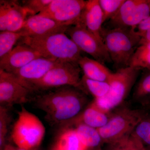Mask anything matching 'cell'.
<instances>
[{
	"mask_svg": "<svg viewBox=\"0 0 150 150\" xmlns=\"http://www.w3.org/2000/svg\"><path fill=\"white\" fill-rule=\"evenodd\" d=\"M87 102L84 92L76 88L64 86L38 96L34 105L46 114L52 125H68L77 118Z\"/></svg>",
	"mask_w": 150,
	"mask_h": 150,
	"instance_id": "6da1fadb",
	"label": "cell"
},
{
	"mask_svg": "<svg viewBox=\"0 0 150 150\" xmlns=\"http://www.w3.org/2000/svg\"><path fill=\"white\" fill-rule=\"evenodd\" d=\"M20 40L19 44L30 46L46 59L78 64L82 56L81 51L65 33L24 36Z\"/></svg>",
	"mask_w": 150,
	"mask_h": 150,
	"instance_id": "7a4b0ae2",
	"label": "cell"
},
{
	"mask_svg": "<svg viewBox=\"0 0 150 150\" xmlns=\"http://www.w3.org/2000/svg\"><path fill=\"white\" fill-rule=\"evenodd\" d=\"M102 37L111 62L117 70L129 67L131 58L141 40L136 28L114 27L103 29Z\"/></svg>",
	"mask_w": 150,
	"mask_h": 150,
	"instance_id": "3957f363",
	"label": "cell"
},
{
	"mask_svg": "<svg viewBox=\"0 0 150 150\" xmlns=\"http://www.w3.org/2000/svg\"><path fill=\"white\" fill-rule=\"evenodd\" d=\"M45 133V126L40 119L22 106L11 133L12 139L16 146L26 150H36Z\"/></svg>",
	"mask_w": 150,
	"mask_h": 150,
	"instance_id": "277c9868",
	"label": "cell"
},
{
	"mask_svg": "<svg viewBox=\"0 0 150 150\" xmlns=\"http://www.w3.org/2000/svg\"><path fill=\"white\" fill-rule=\"evenodd\" d=\"M139 72V69L130 67L117 70L108 82L110 85L108 93L102 98L94 99V101L102 109L112 112L122 104L128 96Z\"/></svg>",
	"mask_w": 150,
	"mask_h": 150,
	"instance_id": "5b68a950",
	"label": "cell"
},
{
	"mask_svg": "<svg viewBox=\"0 0 150 150\" xmlns=\"http://www.w3.org/2000/svg\"><path fill=\"white\" fill-rule=\"evenodd\" d=\"M146 114L143 110L126 106L111 112L106 125L98 129L103 143L107 144L130 135Z\"/></svg>",
	"mask_w": 150,
	"mask_h": 150,
	"instance_id": "8992f818",
	"label": "cell"
},
{
	"mask_svg": "<svg viewBox=\"0 0 150 150\" xmlns=\"http://www.w3.org/2000/svg\"><path fill=\"white\" fill-rule=\"evenodd\" d=\"M80 67L77 64L59 62L42 79L30 86L31 91L54 88L72 86L82 89Z\"/></svg>",
	"mask_w": 150,
	"mask_h": 150,
	"instance_id": "52a82bcc",
	"label": "cell"
},
{
	"mask_svg": "<svg viewBox=\"0 0 150 150\" xmlns=\"http://www.w3.org/2000/svg\"><path fill=\"white\" fill-rule=\"evenodd\" d=\"M81 51L89 54L102 64L111 62L103 40L88 31L82 25H70L66 32Z\"/></svg>",
	"mask_w": 150,
	"mask_h": 150,
	"instance_id": "ba28073f",
	"label": "cell"
},
{
	"mask_svg": "<svg viewBox=\"0 0 150 150\" xmlns=\"http://www.w3.org/2000/svg\"><path fill=\"white\" fill-rule=\"evenodd\" d=\"M86 4L83 0H53L38 15L68 26L75 25L79 22Z\"/></svg>",
	"mask_w": 150,
	"mask_h": 150,
	"instance_id": "9c48e42d",
	"label": "cell"
},
{
	"mask_svg": "<svg viewBox=\"0 0 150 150\" xmlns=\"http://www.w3.org/2000/svg\"><path fill=\"white\" fill-rule=\"evenodd\" d=\"M150 1L125 0L110 22L112 28H136L150 16Z\"/></svg>",
	"mask_w": 150,
	"mask_h": 150,
	"instance_id": "30bf717a",
	"label": "cell"
},
{
	"mask_svg": "<svg viewBox=\"0 0 150 150\" xmlns=\"http://www.w3.org/2000/svg\"><path fill=\"white\" fill-rule=\"evenodd\" d=\"M30 90L15 75L0 69V103L8 108L29 101Z\"/></svg>",
	"mask_w": 150,
	"mask_h": 150,
	"instance_id": "8fae6325",
	"label": "cell"
},
{
	"mask_svg": "<svg viewBox=\"0 0 150 150\" xmlns=\"http://www.w3.org/2000/svg\"><path fill=\"white\" fill-rule=\"evenodd\" d=\"M28 15L29 12L18 1L1 0L0 31H18Z\"/></svg>",
	"mask_w": 150,
	"mask_h": 150,
	"instance_id": "7c38bea8",
	"label": "cell"
},
{
	"mask_svg": "<svg viewBox=\"0 0 150 150\" xmlns=\"http://www.w3.org/2000/svg\"><path fill=\"white\" fill-rule=\"evenodd\" d=\"M41 57L38 52L30 46L19 44L10 53L0 59V69L13 73Z\"/></svg>",
	"mask_w": 150,
	"mask_h": 150,
	"instance_id": "4fadbf2b",
	"label": "cell"
},
{
	"mask_svg": "<svg viewBox=\"0 0 150 150\" xmlns=\"http://www.w3.org/2000/svg\"><path fill=\"white\" fill-rule=\"evenodd\" d=\"M59 62L41 57L12 74L15 75L22 83L31 91V84L42 79Z\"/></svg>",
	"mask_w": 150,
	"mask_h": 150,
	"instance_id": "5bb4252c",
	"label": "cell"
},
{
	"mask_svg": "<svg viewBox=\"0 0 150 150\" xmlns=\"http://www.w3.org/2000/svg\"><path fill=\"white\" fill-rule=\"evenodd\" d=\"M69 26L37 14L28 16L19 30L24 33L25 36H41L56 33H65Z\"/></svg>",
	"mask_w": 150,
	"mask_h": 150,
	"instance_id": "9a60e30c",
	"label": "cell"
},
{
	"mask_svg": "<svg viewBox=\"0 0 150 150\" xmlns=\"http://www.w3.org/2000/svg\"><path fill=\"white\" fill-rule=\"evenodd\" d=\"M78 23L82 25L88 31L103 41L102 37L103 14L98 0L86 1Z\"/></svg>",
	"mask_w": 150,
	"mask_h": 150,
	"instance_id": "2e32d148",
	"label": "cell"
},
{
	"mask_svg": "<svg viewBox=\"0 0 150 150\" xmlns=\"http://www.w3.org/2000/svg\"><path fill=\"white\" fill-rule=\"evenodd\" d=\"M111 112L102 109L93 100L71 124L73 123L76 125L82 123L95 129H99L106 125Z\"/></svg>",
	"mask_w": 150,
	"mask_h": 150,
	"instance_id": "e0dca14e",
	"label": "cell"
},
{
	"mask_svg": "<svg viewBox=\"0 0 150 150\" xmlns=\"http://www.w3.org/2000/svg\"><path fill=\"white\" fill-rule=\"evenodd\" d=\"M78 65L83 71V76L93 80L108 82L113 74L104 64L86 56H81Z\"/></svg>",
	"mask_w": 150,
	"mask_h": 150,
	"instance_id": "ac0fdd59",
	"label": "cell"
},
{
	"mask_svg": "<svg viewBox=\"0 0 150 150\" xmlns=\"http://www.w3.org/2000/svg\"><path fill=\"white\" fill-rule=\"evenodd\" d=\"M55 145L61 150H88L74 128H67L62 131Z\"/></svg>",
	"mask_w": 150,
	"mask_h": 150,
	"instance_id": "d6986e66",
	"label": "cell"
},
{
	"mask_svg": "<svg viewBox=\"0 0 150 150\" xmlns=\"http://www.w3.org/2000/svg\"><path fill=\"white\" fill-rule=\"evenodd\" d=\"M76 126L75 130L88 149L97 147L103 143L102 138L97 129L82 123Z\"/></svg>",
	"mask_w": 150,
	"mask_h": 150,
	"instance_id": "ffe728a7",
	"label": "cell"
},
{
	"mask_svg": "<svg viewBox=\"0 0 150 150\" xmlns=\"http://www.w3.org/2000/svg\"><path fill=\"white\" fill-rule=\"evenodd\" d=\"M82 89L85 90L94 98V99L102 98L107 94L110 89V85L107 82L93 80L83 76L81 79Z\"/></svg>",
	"mask_w": 150,
	"mask_h": 150,
	"instance_id": "44dd1931",
	"label": "cell"
},
{
	"mask_svg": "<svg viewBox=\"0 0 150 150\" xmlns=\"http://www.w3.org/2000/svg\"><path fill=\"white\" fill-rule=\"evenodd\" d=\"M129 67L150 70V42L141 44L131 58Z\"/></svg>",
	"mask_w": 150,
	"mask_h": 150,
	"instance_id": "7402d4cb",
	"label": "cell"
},
{
	"mask_svg": "<svg viewBox=\"0 0 150 150\" xmlns=\"http://www.w3.org/2000/svg\"><path fill=\"white\" fill-rule=\"evenodd\" d=\"M23 32L4 31L0 32V59L10 53L13 46L21 38L24 37Z\"/></svg>",
	"mask_w": 150,
	"mask_h": 150,
	"instance_id": "603a6c76",
	"label": "cell"
},
{
	"mask_svg": "<svg viewBox=\"0 0 150 150\" xmlns=\"http://www.w3.org/2000/svg\"><path fill=\"white\" fill-rule=\"evenodd\" d=\"M105 144L104 150H142L143 145L132 134Z\"/></svg>",
	"mask_w": 150,
	"mask_h": 150,
	"instance_id": "cb8c5ba5",
	"label": "cell"
},
{
	"mask_svg": "<svg viewBox=\"0 0 150 150\" xmlns=\"http://www.w3.org/2000/svg\"><path fill=\"white\" fill-rule=\"evenodd\" d=\"M134 99L149 105L150 100V72L144 75L136 86L133 94Z\"/></svg>",
	"mask_w": 150,
	"mask_h": 150,
	"instance_id": "d4e9b609",
	"label": "cell"
},
{
	"mask_svg": "<svg viewBox=\"0 0 150 150\" xmlns=\"http://www.w3.org/2000/svg\"><path fill=\"white\" fill-rule=\"evenodd\" d=\"M132 134L145 146L150 148V115L146 114Z\"/></svg>",
	"mask_w": 150,
	"mask_h": 150,
	"instance_id": "484cf974",
	"label": "cell"
},
{
	"mask_svg": "<svg viewBox=\"0 0 150 150\" xmlns=\"http://www.w3.org/2000/svg\"><path fill=\"white\" fill-rule=\"evenodd\" d=\"M99 1V0H98ZM125 0H99L103 14V23L117 13Z\"/></svg>",
	"mask_w": 150,
	"mask_h": 150,
	"instance_id": "4316f807",
	"label": "cell"
},
{
	"mask_svg": "<svg viewBox=\"0 0 150 150\" xmlns=\"http://www.w3.org/2000/svg\"><path fill=\"white\" fill-rule=\"evenodd\" d=\"M10 115L8 108L5 106H0V147L2 150L5 146L6 137L7 135Z\"/></svg>",
	"mask_w": 150,
	"mask_h": 150,
	"instance_id": "83f0119b",
	"label": "cell"
},
{
	"mask_svg": "<svg viewBox=\"0 0 150 150\" xmlns=\"http://www.w3.org/2000/svg\"><path fill=\"white\" fill-rule=\"evenodd\" d=\"M53 0H24L22 5L29 12L30 16L38 14L47 6Z\"/></svg>",
	"mask_w": 150,
	"mask_h": 150,
	"instance_id": "f1b7e54d",
	"label": "cell"
},
{
	"mask_svg": "<svg viewBox=\"0 0 150 150\" xmlns=\"http://www.w3.org/2000/svg\"><path fill=\"white\" fill-rule=\"evenodd\" d=\"M137 31L140 37V44L150 42V16L137 26Z\"/></svg>",
	"mask_w": 150,
	"mask_h": 150,
	"instance_id": "f546056e",
	"label": "cell"
},
{
	"mask_svg": "<svg viewBox=\"0 0 150 150\" xmlns=\"http://www.w3.org/2000/svg\"><path fill=\"white\" fill-rule=\"evenodd\" d=\"M2 150H26L11 144H6Z\"/></svg>",
	"mask_w": 150,
	"mask_h": 150,
	"instance_id": "4dcf8cb0",
	"label": "cell"
},
{
	"mask_svg": "<svg viewBox=\"0 0 150 150\" xmlns=\"http://www.w3.org/2000/svg\"><path fill=\"white\" fill-rule=\"evenodd\" d=\"M142 150H150V148L146 147L143 144L142 147Z\"/></svg>",
	"mask_w": 150,
	"mask_h": 150,
	"instance_id": "1f68e13d",
	"label": "cell"
},
{
	"mask_svg": "<svg viewBox=\"0 0 150 150\" xmlns=\"http://www.w3.org/2000/svg\"><path fill=\"white\" fill-rule=\"evenodd\" d=\"M52 150H61L56 145H54V147L52 148Z\"/></svg>",
	"mask_w": 150,
	"mask_h": 150,
	"instance_id": "d6a6232c",
	"label": "cell"
},
{
	"mask_svg": "<svg viewBox=\"0 0 150 150\" xmlns=\"http://www.w3.org/2000/svg\"><path fill=\"white\" fill-rule=\"evenodd\" d=\"M149 105V106H150V105Z\"/></svg>",
	"mask_w": 150,
	"mask_h": 150,
	"instance_id": "836d02e7",
	"label": "cell"
},
{
	"mask_svg": "<svg viewBox=\"0 0 150 150\" xmlns=\"http://www.w3.org/2000/svg\"></svg>",
	"mask_w": 150,
	"mask_h": 150,
	"instance_id": "e575fe53",
	"label": "cell"
},
{
	"mask_svg": "<svg viewBox=\"0 0 150 150\" xmlns=\"http://www.w3.org/2000/svg\"><path fill=\"white\" fill-rule=\"evenodd\" d=\"M149 105H150V104H149Z\"/></svg>",
	"mask_w": 150,
	"mask_h": 150,
	"instance_id": "d590c367",
	"label": "cell"
},
{
	"mask_svg": "<svg viewBox=\"0 0 150 150\" xmlns=\"http://www.w3.org/2000/svg\"></svg>",
	"mask_w": 150,
	"mask_h": 150,
	"instance_id": "8d00e7d4",
	"label": "cell"
}]
</instances>
